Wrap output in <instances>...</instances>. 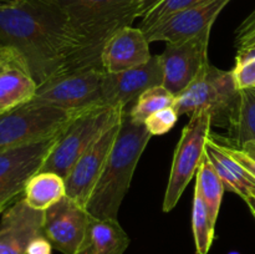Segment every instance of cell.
I'll return each mask as SVG.
<instances>
[{
    "label": "cell",
    "instance_id": "e0dca14e",
    "mask_svg": "<svg viewBox=\"0 0 255 254\" xmlns=\"http://www.w3.org/2000/svg\"><path fill=\"white\" fill-rule=\"evenodd\" d=\"M152 57L149 41L141 27L126 26L105 44L101 65L106 72H121L144 65Z\"/></svg>",
    "mask_w": 255,
    "mask_h": 254
},
{
    "label": "cell",
    "instance_id": "7a4b0ae2",
    "mask_svg": "<svg viewBox=\"0 0 255 254\" xmlns=\"http://www.w3.org/2000/svg\"><path fill=\"white\" fill-rule=\"evenodd\" d=\"M59 7L81 41L74 69L102 66L101 52L120 29L141 17L139 0H46Z\"/></svg>",
    "mask_w": 255,
    "mask_h": 254
},
{
    "label": "cell",
    "instance_id": "2e32d148",
    "mask_svg": "<svg viewBox=\"0 0 255 254\" xmlns=\"http://www.w3.org/2000/svg\"><path fill=\"white\" fill-rule=\"evenodd\" d=\"M44 212L32 209L24 198L1 214L0 254H26L30 242L42 234Z\"/></svg>",
    "mask_w": 255,
    "mask_h": 254
},
{
    "label": "cell",
    "instance_id": "52a82bcc",
    "mask_svg": "<svg viewBox=\"0 0 255 254\" xmlns=\"http://www.w3.org/2000/svg\"><path fill=\"white\" fill-rule=\"evenodd\" d=\"M212 127V114L207 110L191 115L174 149L171 173L163 199V212H171L181 199L184 189L197 174L206 153Z\"/></svg>",
    "mask_w": 255,
    "mask_h": 254
},
{
    "label": "cell",
    "instance_id": "cb8c5ba5",
    "mask_svg": "<svg viewBox=\"0 0 255 254\" xmlns=\"http://www.w3.org/2000/svg\"><path fill=\"white\" fill-rule=\"evenodd\" d=\"M192 231L197 254H208L216 237V223L209 217L201 196L196 192L192 208Z\"/></svg>",
    "mask_w": 255,
    "mask_h": 254
},
{
    "label": "cell",
    "instance_id": "8992f818",
    "mask_svg": "<svg viewBox=\"0 0 255 254\" xmlns=\"http://www.w3.org/2000/svg\"><path fill=\"white\" fill-rule=\"evenodd\" d=\"M238 94L232 70L226 71L209 64L188 87L176 95L173 107L179 116L207 110L212 114V124L228 126Z\"/></svg>",
    "mask_w": 255,
    "mask_h": 254
},
{
    "label": "cell",
    "instance_id": "ac0fdd59",
    "mask_svg": "<svg viewBox=\"0 0 255 254\" xmlns=\"http://www.w3.org/2000/svg\"><path fill=\"white\" fill-rule=\"evenodd\" d=\"M128 246V236L117 219H99L91 216L75 254H124Z\"/></svg>",
    "mask_w": 255,
    "mask_h": 254
},
{
    "label": "cell",
    "instance_id": "4dcf8cb0",
    "mask_svg": "<svg viewBox=\"0 0 255 254\" xmlns=\"http://www.w3.org/2000/svg\"><path fill=\"white\" fill-rule=\"evenodd\" d=\"M161 1H163V0H139V2H141V17L146 16Z\"/></svg>",
    "mask_w": 255,
    "mask_h": 254
},
{
    "label": "cell",
    "instance_id": "d6986e66",
    "mask_svg": "<svg viewBox=\"0 0 255 254\" xmlns=\"http://www.w3.org/2000/svg\"><path fill=\"white\" fill-rule=\"evenodd\" d=\"M206 154L214 169L229 192L239 194L242 198L255 194V178L243 168L233 157L229 156L221 143L209 134L206 144Z\"/></svg>",
    "mask_w": 255,
    "mask_h": 254
},
{
    "label": "cell",
    "instance_id": "ffe728a7",
    "mask_svg": "<svg viewBox=\"0 0 255 254\" xmlns=\"http://www.w3.org/2000/svg\"><path fill=\"white\" fill-rule=\"evenodd\" d=\"M66 196L65 178L54 172H37L25 187L24 199L36 211H46Z\"/></svg>",
    "mask_w": 255,
    "mask_h": 254
},
{
    "label": "cell",
    "instance_id": "484cf974",
    "mask_svg": "<svg viewBox=\"0 0 255 254\" xmlns=\"http://www.w3.org/2000/svg\"><path fill=\"white\" fill-rule=\"evenodd\" d=\"M203 1H206V0H163L146 16L142 17V22L138 27H141L146 32L147 30L156 26L157 24L168 19L172 15L189 9L192 6H196Z\"/></svg>",
    "mask_w": 255,
    "mask_h": 254
},
{
    "label": "cell",
    "instance_id": "d4e9b609",
    "mask_svg": "<svg viewBox=\"0 0 255 254\" xmlns=\"http://www.w3.org/2000/svg\"><path fill=\"white\" fill-rule=\"evenodd\" d=\"M232 72L237 89H255V42L237 46L236 65Z\"/></svg>",
    "mask_w": 255,
    "mask_h": 254
},
{
    "label": "cell",
    "instance_id": "603a6c76",
    "mask_svg": "<svg viewBox=\"0 0 255 254\" xmlns=\"http://www.w3.org/2000/svg\"><path fill=\"white\" fill-rule=\"evenodd\" d=\"M174 101L176 96L163 85L149 87L134 101L128 112L129 117L136 122H144V120L154 112L173 106Z\"/></svg>",
    "mask_w": 255,
    "mask_h": 254
},
{
    "label": "cell",
    "instance_id": "5bb4252c",
    "mask_svg": "<svg viewBox=\"0 0 255 254\" xmlns=\"http://www.w3.org/2000/svg\"><path fill=\"white\" fill-rule=\"evenodd\" d=\"M232 0H206L201 4L172 15L156 26L147 30L149 42H177L191 39L206 30H212L222 10Z\"/></svg>",
    "mask_w": 255,
    "mask_h": 254
},
{
    "label": "cell",
    "instance_id": "d6a6232c",
    "mask_svg": "<svg viewBox=\"0 0 255 254\" xmlns=\"http://www.w3.org/2000/svg\"><path fill=\"white\" fill-rule=\"evenodd\" d=\"M244 201H246L247 206L249 207L252 214H253V217L255 218V194H252V196L247 197V198H244Z\"/></svg>",
    "mask_w": 255,
    "mask_h": 254
},
{
    "label": "cell",
    "instance_id": "9a60e30c",
    "mask_svg": "<svg viewBox=\"0 0 255 254\" xmlns=\"http://www.w3.org/2000/svg\"><path fill=\"white\" fill-rule=\"evenodd\" d=\"M36 91L24 55L15 47L0 45V115L31 101Z\"/></svg>",
    "mask_w": 255,
    "mask_h": 254
},
{
    "label": "cell",
    "instance_id": "44dd1931",
    "mask_svg": "<svg viewBox=\"0 0 255 254\" xmlns=\"http://www.w3.org/2000/svg\"><path fill=\"white\" fill-rule=\"evenodd\" d=\"M228 127L231 146L241 148L248 142L255 143V89L239 90Z\"/></svg>",
    "mask_w": 255,
    "mask_h": 254
},
{
    "label": "cell",
    "instance_id": "1f68e13d",
    "mask_svg": "<svg viewBox=\"0 0 255 254\" xmlns=\"http://www.w3.org/2000/svg\"><path fill=\"white\" fill-rule=\"evenodd\" d=\"M239 149H242L244 153L248 154L251 158H253L255 161V143L254 142H248V143H246L244 146H242Z\"/></svg>",
    "mask_w": 255,
    "mask_h": 254
},
{
    "label": "cell",
    "instance_id": "4316f807",
    "mask_svg": "<svg viewBox=\"0 0 255 254\" xmlns=\"http://www.w3.org/2000/svg\"><path fill=\"white\" fill-rule=\"evenodd\" d=\"M179 115L173 106L159 110L144 120V126L152 136H161L171 131L178 122Z\"/></svg>",
    "mask_w": 255,
    "mask_h": 254
},
{
    "label": "cell",
    "instance_id": "f1b7e54d",
    "mask_svg": "<svg viewBox=\"0 0 255 254\" xmlns=\"http://www.w3.org/2000/svg\"><path fill=\"white\" fill-rule=\"evenodd\" d=\"M255 42V9L237 30V45Z\"/></svg>",
    "mask_w": 255,
    "mask_h": 254
},
{
    "label": "cell",
    "instance_id": "9c48e42d",
    "mask_svg": "<svg viewBox=\"0 0 255 254\" xmlns=\"http://www.w3.org/2000/svg\"><path fill=\"white\" fill-rule=\"evenodd\" d=\"M62 131L47 138L0 152V214L24 198L27 182L40 172Z\"/></svg>",
    "mask_w": 255,
    "mask_h": 254
},
{
    "label": "cell",
    "instance_id": "8fae6325",
    "mask_svg": "<svg viewBox=\"0 0 255 254\" xmlns=\"http://www.w3.org/2000/svg\"><path fill=\"white\" fill-rule=\"evenodd\" d=\"M91 214L84 206L65 196L44 211L42 234L54 249L62 254H75L84 239Z\"/></svg>",
    "mask_w": 255,
    "mask_h": 254
},
{
    "label": "cell",
    "instance_id": "4fadbf2b",
    "mask_svg": "<svg viewBox=\"0 0 255 254\" xmlns=\"http://www.w3.org/2000/svg\"><path fill=\"white\" fill-rule=\"evenodd\" d=\"M120 126L121 122L107 129L97 139L96 143L80 157L79 161L74 164L65 178L66 196L84 206L85 208L91 196V192L94 191L95 184L97 183L104 171V167L120 131Z\"/></svg>",
    "mask_w": 255,
    "mask_h": 254
},
{
    "label": "cell",
    "instance_id": "836d02e7",
    "mask_svg": "<svg viewBox=\"0 0 255 254\" xmlns=\"http://www.w3.org/2000/svg\"><path fill=\"white\" fill-rule=\"evenodd\" d=\"M228 254H241V253H238V252H231V253H228Z\"/></svg>",
    "mask_w": 255,
    "mask_h": 254
},
{
    "label": "cell",
    "instance_id": "7402d4cb",
    "mask_svg": "<svg viewBox=\"0 0 255 254\" xmlns=\"http://www.w3.org/2000/svg\"><path fill=\"white\" fill-rule=\"evenodd\" d=\"M224 191H226V187H224L223 181L214 169L213 164L209 161L207 154L204 153L203 161H202L196 174L194 192L201 196L202 201L204 202V206L208 211L209 217L216 224L219 216V211H221Z\"/></svg>",
    "mask_w": 255,
    "mask_h": 254
},
{
    "label": "cell",
    "instance_id": "7c38bea8",
    "mask_svg": "<svg viewBox=\"0 0 255 254\" xmlns=\"http://www.w3.org/2000/svg\"><path fill=\"white\" fill-rule=\"evenodd\" d=\"M157 85H163V67L159 55H153L142 66L121 72H105L102 104L126 109L142 92Z\"/></svg>",
    "mask_w": 255,
    "mask_h": 254
},
{
    "label": "cell",
    "instance_id": "5b68a950",
    "mask_svg": "<svg viewBox=\"0 0 255 254\" xmlns=\"http://www.w3.org/2000/svg\"><path fill=\"white\" fill-rule=\"evenodd\" d=\"M79 114L40 104L34 100L1 114L0 152L54 136Z\"/></svg>",
    "mask_w": 255,
    "mask_h": 254
},
{
    "label": "cell",
    "instance_id": "f546056e",
    "mask_svg": "<svg viewBox=\"0 0 255 254\" xmlns=\"http://www.w3.org/2000/svg\"><path fill=\"white\" fill-rule=\"evenodd\" d=\"M52 249L54 247L50 243L49 239L44 234H41L30 242L26 249V254H51Z\"/></svg>",
    "mask_w": 255,
    "mask_h": 254
},
{
    "label": "cell",
    "instance_id": "ba28073f",
    "mask_svg": "<svg viewBox=\"0 0 255 254\" xmlns=\"http://www.w3.org/2000/svg\"><path fill=\"white\" fill-rule=\"evenodd\" d=\"M102 66L70 70L37 86L34 101L72 112H81L102 104Z\"/></svg>",
    "mask_w": 255,
    "mask_h": 254
},
{
    "label": "cell",
    "instance_id": "30bf717a",
    "mask_svg": "<svg viewBox=\"0 0 255 254\" xmlns=\"http://www.w3.org/2000/svg\"><path fill=\"white\" fill-rule=\"evenodd\" d=\"M211 30L191 39L166 42L159 59L163 67V86L176 96L198 77L207 65Z\"/></svg>",
    "mask_w": 255,
    "mask_h": 254
},
{
    "label": "cell",
    "instance_id": "277c9868",
    "mask_svg": "<svg viewBox=\"0 0 255 254\" xmlns=\"http://www.w3.org/2000/svg\"><path fill=\"white\" fill-rule=\"evenodd\" d=\"M126 109L96 106L80 112L61 132L40 172H54L66 178L80 157L109 128L121 122Z\"/></svg>",
    "mask_w": 255,
    "mask_h": 254
},
{
    "label": "cell",
    "instance_id": "6da1fadb",
    "mask_svg": "<svg viewBox=\"0 0 255 254\" xmlns=\"http://www.w3.org/2000/svg\"><path fill=\"white\" fill-rule=\"evenodd\" d=\"M0 45L24 55L37 86L74 69L81 50L64 12L46 0L0 2Z\"/></svg>",
    "mask_w": 255,
    "mask_h": 254
},
{
    "label": "cell",
    "instance_id": "3957f363",
    "mask_svg": "<svg viewBox=\"0 0 255 254\" xmlns=\"http://www.w3.org/2000/svg\"><path fill=\"white\" fill-rule=\"evenodd\" d=\"M151 137L143 122L133 121L125 111L104 171L86 203L87 212L92 217L117 219L134 169Z\"/></svg>",
    "mask_w": 255,
    "mask_h": 254
},
{
    "label": "cell",
    "instance_id": "83f0119b",
    "mask_svg": "<svg viewBox=\"0 0 255 254\" xmlns=\"http://www.w3.org/2000/svg\"><path fill=\"white\" fill-rule=\"evenodd\" d=\"M214 138H216L217 141H218V138H217V137H214ZM219 143H221V142H219ZM221 146H222V148H223L224 151H226L227 153L229 154V156L233 157V158L236 159V161L238 162V163L241 164V166L243 167V168L246 169V171H248L249 173H251L252 176H253L254 178H255V161H254L253 158H251V157H249L248 154L244 153V152L242 151V149L236 148V147L231 146V144L221 143Z\"/></svg>",
    "mask_w": 255,
    "mask_h": 254
},
{
    "label": "cell",
    "instance_id": "e575fe53",
    "mask_svg": "<svg viewBox=\"0 0 255 254\" xmlns=\"http://www.w3.org/2000/svg\"><path fill=\"white\" fill-rule=\"evenodd\" d=\"M4 1H7V0H0V2H4Z\"/></svg>",
    "mask_w": 255,
    "mask_h": 254
}]
</instances>
